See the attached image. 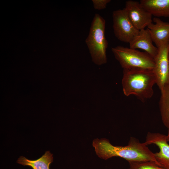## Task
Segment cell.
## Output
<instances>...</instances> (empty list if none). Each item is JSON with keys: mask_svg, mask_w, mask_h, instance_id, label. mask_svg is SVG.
<instances>
[{"mask_svg": "<svg viewBox=\"0 0 169 169\" xmlns=\"http://www.w3.org/2000/svg\"><path fill=\"white\" fill-rule=\"evenodd\" d=\"M92 145L97 155L105 160L117 156L128 162L153 161L158 164L154 153L147 145L145 142H141L135 137H131L127 145L124 146H114L105 138L94 139Z\"/></svg>", "mask_w": 169, "mask_h": 169, "instance_id": "6da1fadb", "label": "cell"}, {"mask_svg": "<svg viewBox=\"0 0 169 169\" xmlns=\"http://www.w3.org/2000/svg\"><path fill=\"white\" fill-rule=\"evenodd\" d=\"M121 83L125 95H134L143 102L153 96L156 80L152 70L124 69Z\"/></svg>", "mask_w": 169, "mask_h": 169, "instance_id": "7a4b0ae2", "label": "cell"}, {"mask_svg": "<svg viewBox=\"0 0 169 169\" xmlns=\"http://www.w3.org/2000/svg\"><path fill=\"white\" fill-rule=\"evenodd\" d=\"M105 21L96 13L92 21L89 33L85 42L92 61L100 65L106 63V50L108 43L105 37Z\"/></svg>", "mask_w": 169, "mask_h": 169, "instance_id": "3957f363", "label": "cell"}, {"mask_svg": "<svg viewBox=\"0 0 169 169\" xmlns=\"http://www.w3.org/2000/svg\"><path fill=\"white\" fill-rule=\"evenodd\" d=\"M111 49L115 59L123 69H153L154 59L145 52L121 46L112 47Z\"/></svg>", "mask_w": 169, "mask_h": 169, "instance_id": "277c9868", "label": "cell"}, {"mask_svg": "<svg viewBox=\"0 0 169 169\" xmlns=\"http://www.w3.org/2000/svg\"><path fill=\"white\" fill-rule=\"evenodd\" d=\"M112 17L115 37L121 42L129 43L139 31L133 25L124 8L113 11Z\"/></svg>", "mask_w": 169, "mask_h": 169, "instance_id": "5b68a950", "label": "cell"}, {"mask_svg": "<svg viewBox=\"0 0 169 169\" xmlns=\"http://www.w3.org/2000/svg\"><path fill=\"white\" fill-rule=\"evenodd\" d=\"M154 58V66L152 70L156 84L160 90L169 84V51L168 43L161 46Z\"/></svg>", "mask_w": 169, "mask_h": 169, "instance_id": "8992f818", "label": "cell"}, {"mask_svg": "<svg viewBox=\"0 0 169 169\" xmlns=\"http://www.w3.org/2000/svg\"><path fill=\"white\" fill-rule=\"evenodd\" d=\"M124 8L133 25L138 30L145 29L152 23V15L140 2L128 0L125 2Z\"/></svg>", "mask_w": 169, "mask_h": 169, "instance_id": "52a82bcc", "label": "cell"}, {"mask_svg": "<svg viewBox=\"0 0 169 169\" xmlns=\"http://www.w3.org/2000/svg\"><path fill=\"white\" fill-rule=\"evenodd\" d=\"M145 143L156 145L159 151L154 153L156 160L161 166L169 169V144L166 135L158 132H148Z\"/></svg>", "mask_w": 169, "mask_h": 169, "instance_id": "ba28073f", "label": "cell"}, {"mask_svg": "<svg viewBox=\"0 0 169 169\" xmlns=\"http://www.w3.org/2000/svg\"><path fill=\"white\" fill-rule=\"evenodd\" d=\"M154 23H151L147 27L152 41L159 48L168 43L169 40V23L164 22L160 18H153Z\"/></svg>", "mask_w": 169, "mask_h": 169, "instance_id": "9c48e42d", "label": "cell"}, {"mask_svg": "<svg viewBox=\"0 0 169 169\" xmlns=\"http://www.w3.org/2000/svg\"><path fill=\"white\" fill-rule=\"evenodd\" d=\"M129 44L130 48L142 49L154 59L158 52V49L153 44L151 35L147 28L139 30Z\"/></svg>", "mask_w": 169, "mask_h": 169, "instance_id": "30bf717a", "label": "cell"}, {"mask_svg": "<svg viewBox=\"0 0 169 169\" xmlns=\"http://www.w3.org/2000/svg\"><path fill=\"white\" fill-rule=\"evenodd\" d=\"M140 2L152 15L169 18V0H141Z\"/></svg>", "mask_w": 169, "mask_h": 169, "instance_id": "8fae6325", "label": "cell"}, {"mask_svg": "<svg viewBox=\"0 0 169 169\" xmlns=\"http://www.w3.org/2000/svg\"><path fill=\"white\" fill-rule=\"evenodd\" d=\"M53 161V154L48 151L37 160H30L25 157L21 156L18 159L17 162L24 166H30L33 169H49L50 165Z\"/></svg>", "mask_w": 169, "mask_h": 169, "instance_id": "7c38bea8", "label": "cell"}, {"mask_svg": "<svg viewBox=\"0 0 169 169\" xmlns=\"http://www.w3.org/2000/svg\"><path fill=\"white\" fill-rule=\"evenodd\" d=\"M160 90L159 105L161 119L164 126L169 129V84Z\"/></svg>", "mask_w": 169, "mask_h": 169, "instance_id": "4fadbf2b", "label": "cell"}, {"mask_svg": "<svg viewBox=\"0 0 169 169\" xmlns=\"http://www.w3.org/2000/svg\"><path fill=\"white\" fill-rule=\"evenodd\" d=\"M128 169H166L153 161L129 162Z\"/></svg>", "mask_w": 169, "mask_h": 169, "instance_id": "5bb4252c", "label": "cell"}, {"mask_svg": "<svg viewBox=\"0 0 169 169\" xmlns=\"http://www.w3.org/2000/svg\"><path fill=\"white\" fill-rule=\"evenodd\" d=\"M110 0H92L93 6L95 10H101L105 9Z\"/></svg>", "mask_w": 169, "mask_h": 169, "instance_id": "9a60e30c", "label": "cell"}, {"mask_svg": "<svg viewBox=\"0 0 169 169\" xmlns=\"http://www.w3.org/2000/svg\"><path fill=\"white\" fill-rule=\"evenodd\" d=\"M167 133L166 135V139L167 141L169 142V129H167Z\"/></svg>", "mask_w": 169, "mask_h": 169, "instance_id": "2e32d148", "label": "cell"}, {"mask_svg": "<svg viewBox=\"0 0 169 169\" xmlns=\"http://www.w3.org/2000/svg\"><path fill=\"white\" fill-rule=\"evenodd\" d=\"M168 49H169V40L168 43Z\"/></svg>", "mask_w": 169, "mask_h": 169, "instance_id": "e0dca14e", "label": "cell"}, {"mask_svg": "<svg viewBox=\"0 0 169 169\" xmlns=\"http://www.w3.org/2000/svg\"></svg>", "mask_w": 169, "mask_h": 169, "instance_id": "ac0fdd59", "label": "cell"}]
</instances>
